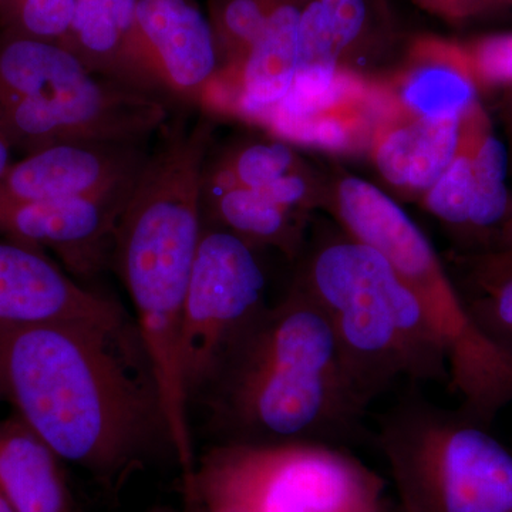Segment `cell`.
Segmentation results:
<instances>
[{
	"mask_svg": "<svg viewBox=\"0 0 512 512\" xmlns=\"http://www.w3.org/2000/svg\"><path fill=\"white\" fill-rule=\"evenodd\" d=\"M299 168L302 163L286 141L249 143L205 165L204 190L239 187L262 191Z\"/></svg>",
	"mask_w": 512,
	"mask_h": 512,
	"instance_id": "obj_22",
	"label": "cell"
},
{
	"mask_svg": "<svg viewBox=\"0 0 512 512\" xmlns=\"http://www.w3.org/2000/svg\"><path fill=\"white\" fill-rule=\"evenodd\" d=\"M167 104L94 77L83 86L0 106V134L29 156L70 144H143L167 126Z\"/></svg>",
	"mask_w": 512,
	"mask_h": 512,
	"instance_id": "obj_8",
	"label": "cell"
},
{
	"mask_svg": "<svg viewBox=\"0 0 512 512\" xmlns=\"http://www.w3.org/2000/svg\"><path fill=\"white\" fill-rule=\"evenodd\" d=\"M143 144H70L36 151L0 175V210L97 194L140 173Z\"/></svg>",
	"mask_w": 512,
	"mask_h": 512,
	"instance_id": "obj_11",
	"label": "cell"
},
{
	"mask_svg": "<svg viewBox=\"0 0 512 512\" xmlns=\"http://www.w3.org/2000/svg\"><path fill=\"white\" fill-rule=\"evenodd\" d=\"M0 399H3L2 386H0Z\"/></svg>",
	"mask_w": 512,
	"mask_h": 512,
	"instance_id": "obj_37",
	"label": "cell"
},
{
	"mask_svg": "<svg viewBox=\"0 0 512 512\" xmlns=\"http://www.w3.org/2000/svg\"><path fill=\"white\" fill-rule=\"evenodd\" d=\"M423 205L434 217L466 235L471 241V212L474 201L473 148L466 120L461 119L456 156L429 190L421 195Z\"/></svg>",
	"mask_w": 512,
	"mask_h": 512,
	"instance_id": "obj_23",
	"label": "cell"
},
{
	"mask_svg": "<svg viewBox=\"0 0 512 512\" xmlns=\"http://www.w3.org/2000/svg\"><path fill=\"white\" fill-rule=\"evenodd\" d=\"M461 120L406 116L390 106L377 123L370 154L384 180L424 194L456 156Z\"/></svg>",
	"mask_w": 512,
	"mask_h": 512,
	"instance_id": "obj_17",
	"label": "cell"
},
{
	"mask_svg": "<svg viewBox=\"0 0 512 512\" xmlns=\"http://www.w3.org/2000/svg\"><path fill=\"white\" fill-rule=\"evenodd\" d=\"M328 320L367 406L399 380L450 383L446 350L386 256L352 235L313 254L298 284Z\"/></svg>",
	"mask_w": 512,
	"mask_h": 512,
	"instance_id": "obj_3",
	"label": "cell"
},
{
	"mask_svg": "<svg viewBox=\"0 0 512 512\" xmlns=\"http://www.w3.org/2000/svg\"><path fill=\"white\" fill-rule=\"evenodd\" d=\"M387 109L382 82H370L343 67L328 92L313 99L284 101L262 127L288 143L356 153L369 150Z\"/></svg>",
	"mask_w": 512,
	"mask_h": 512,
	"instance_id": "obj_12",
	"label": "cell"
},
{
	"mask_svg": "<svg viewBox=\"0 0 512 512\" xmlns=\"http://www.w3.org/2000/svg\"><path fill=\"white\" fill-rule=\"evenodd\" d=\"M93 76L127 89L164 96L137 19V0H74L62 42Z\"/></svg>",
	"mask_w": 512,
	"mask_h": 512,
	"instance_id": "obj_15",
	"label": "cell"
},
{
	"mask_svg": "<svg viewBox=\"0 0 512 512\" xmlns=\"http://www.w3.org/2000/svg\"><path fill=\"white\" fill-rule=\"evenodd\" d=\"M507 90V126H508V134H510V144H511V158L510 161L512 163V87H508Z\"/></svg>",
	"mask_w": 512,
	"mask_h": 512,
	"instance_id": "obj_33",
	"label": "cell"
},
{
	"mask_svg": "<svg viewBox=\"0 0 512 512\" xmlns=\"http://www.w3.org/2000/svg\"><path fill=\"white\" fill-rule=\"evenodd\" d=\"M353 237L382 252L419 299L446 350L458 409L485 427L512 403V355L481 332L443 262L423 231L399 204L379 194L350 220Z\"/></svg>",
	"mask_w": 512,
	"mask_h": 512,
	"instance_id": "obj_6",
	"label": "cell"
},
{
	"mask_svg": "<svg viewBox=\"0 0 512 512\" xmlns=\"http://www.w3.org/2000/svg\"><path fill=\"white\" fill-rule=\"evenodd\" d=\"M137 175L97 194L0 210V238L49 249L73 276L93 278L113 261L117 224Z\"/></svg>",
	"mask_w": 512,
	"mask_h": 512,
	"instance_id": "obj_9",
	"label": "cell"
},
{
	"mask_svg": "<svg viewBox=\"0 0 512 512\" xmlns=\"http://www.w3.org/2000/svg\"><path fill=\"white\" fill-rule=\"evenodd\" d=\"M480 295L467 302L481 332L512 355V272L474 282Z\"/></svg>",
	"mask_w": 512,
	"mask_h": 512,
	"instance_id": "obj_26",
	"label": "cell"
},
{
	"mask_svg": "<svg viewBox=\"0 0 512 512\" xmlns=\"http://www.w3.org/2000/svg\"><path fill=\"white\" fill-rule=\"evenodd\" d=\"M126 316L119 302L77 284L45 251L0 238V330Z\"/></svg>",
	"mask_w": 512,
	"mask_h": 512,
	"instance_id": "obj_10",
	"label": "cell"
},
{
	"mask_svg": "<svg viewBox=\"0 0 512 512\" xmlns=\"http://www.w3.org/2000/svg\"><path fill=\"white\" fill-rule=\"evenodd\" d=\"M478 90L512 87V32L460 42Z\"/></svg>",
	"mask_w": 512,
	"mask_h": 512,
	"instance_id": "obj_27",
	"label": "cell"
},
{
	"mask_svg": "<svg viewBox=\"0 0 512 512\" xmlns=\"http://www.w3.org/2000/svg\"><path fill=\"white\" fill-rule=\"evenodd\" d=\"M0 386L64 463L113 493L157 444L171 448L163 397L128 316L0 330Z\"/></svg>",
	"mask_w": 512,
	"mask_h": 512,
	"instance_id": "obj_1",
	"label": "cell"
},
{
	"mask_svg": "<svg viewBox=\"0 0 512 512\" xmlns=\"http://www.w3.org/2000/svg\"><path fill=\"white\" fill-rule=\"evenodd\" d=\"M382 84L392 109L417 119L461 120L480 101L461 43L441 37L416 40L403 69Z\"/></svg>",
	"mask_w": 512,
	"mask_h": 512,
	"instance_id": "obj_16",
	"label": "cell"
},
{
	"mask_svg": "<svg viewBox=\"0 0 512 512\" xmlns=\"http://www.w3.org/2000/svg\"><path fill=\"white\" fill-rule=\"evenodd\" d=\"M12 148H10L8 141L0 134V175L8 170L9 165L12 164Z\"/></svg>",
	"mask_w": 512,
	"mask_h": 512,
	"instance_id": "obj_32",
	"label": "cell"
},
{
	"mask_svg": "<svg viewBox=\"0 0 512 512\" xmlns=\"http://www.w3.org/2000/svg\"><path fill=\"white\" fill-rule=\"evenodd\" d=\"M421 8L430 10L450 22L476 18L487 10L494 9V0H416Z\"/></svg>",
	"mask_w": 512,
	"mask_h": 512,
	"instance_id": "obj_29",
	"label": "cell"
},
{
	"mask_svg": "<svg viewBox=\"0 0 512 512\" xmlns=\"http://www.w3.org/2000/svg\"><path fill=\"white\" fill-rule=\"evenodd\" d=\"M505 248H512V215L501 227L500 232H498L497 242H495L493 251Z\"/></svg>",
	"mask_w": 512,
	"mask_h": 512,
	"instance_id": "obj_31",
	"label": "cell"
},
{
	"mask_svg": "<svg viewBox=\"0 0 512 512\" xmlns=\"http://www.w3.org/2000/svg\"><path fill=\"white\" fill-rule=\"evenodd\" d=\"M473 148L474 201L471 212V242L480 244L481 252L493 251L498 232L512 215L507 188L510 156L480 101L466 116ZM478 252V254H481Z\"/></svg>",
	"mask_w": 512,
	"mask_h": 512,
	"instance_id": "obj_20",
	"label": "cell"
},
{
	"mask_svg": "<svg viewBox=\"0 0 512 512\" xmlns=\"http://www.w3.org/2000/svg\"><path fill=\"white\" fill-rule=\"evenodd\" d=\"M184 488L205 512H392L384 478L332 444L220 443Z\"/></svg>",
	"mask_w": 512,
	"mask_h": 512,
	"instance_id": "obj_5",
	"label": "cell"
},
{
	"mask_svg": "<svg viewBox=\"0 0 512 512\" xmlns=\"http://www.w3.org/2000/svg\"><path fill=\"white\" fill-rule=\"evenodd\" d=\"M0 494L16 512H77L62 457L15 413L0 419Z\"/></svg>",
	"mask_w": 512,
	"mask_h": 512,
	"instance_id": "obj_18",
	"label": "cell"
},
{
	"mask_svg": "<svg viewBox=\"0 0 512 512\" xmlns=\"http://www.w3.org/2000/svg\"><path fill=\"white\" fill-rule=\"evenodd\" d=\"M194 512H205V511L197 510V508H194Z\"/></svg>",
	"mask_w": 512,
	"mask_h": 512,
	"instance_id": "obj_38",
	"label": "cell"
},
{
	"mask_svg": "<svg viewBox=\"0 0 512 512\" xmlns=\"http://www.w3.org/2000/svg\"><path fill=\"white\" fill-rule=\"evenodd\" d=\"M74 0H0V32L62 45Z\"/></svg>",
	"mask_w": 512,
	"mask_h": 512,
	"instance_id": "obj_25",
	"label": "cell"
},
{
	"mask_svg": "<svg viewBox=\"0 0 512 512\" xmlns=\"http://www.w3.org/2000/svg\"><path fill=\"white\" fill-rule=\"evenodd\" d=\"M147 512H174V511L167 510V508H154V510H150Z\"/></svg>",
	"mask_w": 512,
	"mask_h": 512,
	"instance_id": "obj_36",
	"label": "cell"
},
{
	"mask_svg": "<svg viewBox=\"0 0 512 512\" xmlns=\"http://www.w3.org/2000/svg\"><path fill=\"white\" fill-rule=\"evenodd\" d=\"M399 512H512V448L467 414L407 390L377 416Z\"/></svg>",
	"mask_w": 512,
	"mask_h": 512,
	"instance_id": "obj_4",
	"label": "cell"
},
{
	"mask_svg": "<svg viewBox=\"0 0 512 512\" xmlns=\"http://www.w3.org/2000/svg\"><path fill=\"white\" fill-rule=\"evenodd\" d=\"M94 77L60 43L0 32V106L74 89Z\"/></svg>",
	"mask_w": 512,
	"mask_h": 512,
	"instance_id": "obj_19",
	"label": "cell"
},
{
	"mask_svg": "<svg viewBox=\"0 0 512 512\" xmlns=\"http://www.w3.org/2000/svg\"><path fill=\"white\" fill-rule=\"evenodd\" d=\"M467 261L470 262V274L474 281L510 274L512 272V248L473 254Z\"/></svg>",
	"mask_w": 512,
	"mask_h": 512,
	"instance_id": "obj_30",
	"label": "cell"
},
{
	"mask_svg": "<svg viewBox=\"0 0 512 512\" xmlns=\"http://www.w3.org/2000/svg\"><path fill=\"white\" fill-rule=\"evenodd\" d=\"M333 36L345 53L363 33L366 23L365 0H319Z\"/></svg>",
	"mask_w": 512,
	"mask_h": 512,
	"instance_id": "obj_28",
	"label": "cell"
},
{
	"mask_svg": "<svg viewBox=\"0 0 512 512\" xmlns=\"http://www.w3.org/2000/svg\"><path fill=\"white\" fill-rule=\"evenodd\" d=\"M281 0H211L210 19L220 70L242 62Z\"/></svg>",
	"mask_w": 512,
	"mask_h": 512,
	"instance_id": "obj_24",
	"label": "cell"
},
{
	"mask_svg": "<svg viewBox=\"0 0 512 512\" xmlns=\"http://www.w3.org/2000/svg\"><path fill=\"white\" fill-rule=\"evenodd\" d=\"M137 19L165 92L202 107L220 72L210 19L194 0H137Z\"/></svg>",
	"mask_w": 512,
	"mask_h": 512,
	"instance_id": "obj_14",
	"label": "cell"
},
{
	"mask_svg": "<svg viewBox=\"0 0 512 512\" xmlns=\"http://www.w3.org/2000/svg\"><path fill=\"white\" fill-rule=\"evenodd\" d=\"M221 443L346 447L363 436L369 406L335 336L301 286L259 313L201 394Z\"/></svg>",
	"mask_w": 512,
	"mask_h": 512,
	"instance_id": "obj_2",
	"label": "cell"
},
{
	"mask_svg": "<svg viewBox=\"0 0 512 512\" xmlns=\"http://www.w3.org/2000/svg\"><path fill=\"white\" fill-rule=\"evenodd\" d=\"M0 512H16L15 508L6 501L2 494H0Z\"/></svg>",
	"mask_w": 512,
	"mask_h": 512,
	"instance_id": "obj_34",
	"label": "cell"
},
{
	"mask_svg": "<svg viewBox=\"0 0 512 512\" xmlns=\"http://www.w3.org/2000/svg\"><path fill=\"white\" fill-rule=\"evenodd\" d=\"M254 249L225 229H202L180 335L181 383L190 403L205 392L229 349L264 311L265 274Z\"/></svg>",
	"mask_w": 512,
	"mask_h": 512,
	"instance_id": "obj_7",
	"label": "cell"
},
{
	"mask_svg": "<svg viewBox=\"0 0 512 512\" xmlns=\"http://www.w3.org/2000/svg\"><path fill=\"white\" fill-rule=\"evenodd\" d=\"M299 19L301 8L292 0H281L242 62L218 72L202 109L261 126L291 92Z\"/></svg>",
	"mask_w": 512,
	"mask_h": 512,
	"instance_id": "obj_13",
	"label": "cell"
},
{
	"mask_svg": "<svg viewBox=\"0 0 512 512\" xmlns=\"http://www.w3.org/2000/svg\"><path fill=\"white\" fill-rule=\"evenodd\" d=\"M494 8H512V0H494Z\"/></svg>",
	"mask_w": 512,
	"mask_h": 512,
	"instance_id": "obj_35",
	"label": "cell"
},
{
	"mask_svg": "<svg viewBox=\"0 0 512 512\" xmlns=\"http://www.w3.org/2000/svg\"><path fill=\"white\" fill-rule=\"evenodd\" d=\"M218 228L225 229L252 248L274 247L288 256L302 242V215L286 210L261 192L248 188L204 190V212Z\"/></svg>",
	"mask_w": 512,
	"mask_h": 512,
	"instance_id": "obj_21",
	"label": "cell"
}]
</instances>
